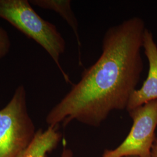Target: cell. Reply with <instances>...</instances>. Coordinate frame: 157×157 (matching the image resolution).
I'll return each mask as SVG.
<instances>
[{"instance_id": "obj_1", "label": "cell", "mask_w": 157, "mask_h": 157, "mask_svg": "<svg viewBox=\"0 0 157 157\" xmlns=\"http://www.w3.org/2000/svg\"><path fill=\"white\" fill-rule=\"evenodd\" d=\"M144 21L134 17L106 31L102 52L81 78L47 114L48 126L73 121L98 128L114 111L126 110L143 71L141 54Z\"/></svg>"}, {"instance_id": "obj_2", "label": "cell", "mask_w": 157, "mask_h": 157, "mask_svg": "<svg viewBox=\"0 0 157 157\" xmlns=\"http://www.w3.org/2000/svg\"><path fill=\"white\" fill-rule=\"evenodd\" d=\"M0 17L42 47L56 63L66 82L72 84L59 63L66 49L65 39L54 24L37 13L29 1L0 0Z\"/></svg>"}, {"instance_id": "obj_3", "label": "cell", "mask_w": 157, "mask_h": 157, "mask_svg": "<svg viewBox=\"0 0 157 157\" xmlns=\"http://www.w3.org/2000/svg\"><path fill=\"white\" fill-rule=\"evenodd\" d=\"M36 132L29 113L25 87H17L10 102L0 110V157H18Z\"/></svg>"}, {"instance_id": "obj_4", "label": "cell", "mask_w": 157, "mask_h": 157, "mask_svg": "<svg viewBox=\"0 0 157 157\" xmlns=\"http://www.w3.org/2000/svg\"><path fill=\"white\" fill-rule=\"evenodd\" d=\"M128 112L133 121L129 134L119 146L105 150L100 157H150L156 137L157 100Z\"/></svg>"}, {"instance_id": "obj_5", "label": "cell", "mask_w": 157, "mask_h": 157, "mask_svg": "<svg viewBox=\"0 0 157 157\" xmlns=\"http://www.w3.org/2000/svg\"><path fill=\"white\" fill-rule=\"evenodd\" d=\"M143 48L149 64L148 75L140 89H136L131 95L127 111L157 100V45L151 32L147 28Z\"/></svg>"}, {"instance_id": "obj_6", "label": "cell", "mask_w": 157, "mask_h": 157, "mask_svg": "<svg viewBox=\"0 0 157 157\" xmlns=\"http://www.w3.org/2000/svg\"><path fill=\"white\" fill-rule=\"evenodd\" d=\"M59 126H48L45 130L41 128L36 130L31 143L18 157H48L62 139Z\"/></svg>"}, {"instance_id": "obj_7", "label": "cell", "mask_w": 157, "mask_h": 157, "mask_svg": "<svg viewBox=\"0 0 157 157\" xmlns=\"http://www.w3.org/2000/svg\"><path fill=\"white\" fill-rule=\"evenodd\" d=\"M30 4L41 8L52 10L58 13L67 22L71 28L76 37L78 44L79 53V63L82 65L80 48L81 41L78 34V20L75 15L70 0H30Z\"/></svg>"}, {"instance_id": "obj_8", "label": "cell", "mask_w": 157, "mask_h": 157, "mask_svg": "<svg viewBox=\"0 0 157 157\" xmlns=\"http://www.w3.org/2000/svg\"><path fill=\"white\" fill-rule=\"evenodd\" d=\"M11 40L6 30L0 26V59L9 53L11 48Z\"/></svg>"}, {"instance_id": "obj_9", "label": "cell", "mask_w": 157, "mask_h": 157, "mask_svg": "<svg viewBox=\"0 0 157 157\" xmlns=\"http://www.w3.org/2000/svg\"><path fill=\"white\" fill-rule=\"evenodd\" d=\"M150 157H157V134L152 146Z\"/></svg>"}, {"instance_id": "obj_10", "label": "cell", "mask_w": 157, "mask_h": 157, "mask_svg": "<svg viewBox=\"0 0 157 157\" xmlns=\"http://www.w3.org/2000/svg\"><path fill=\"white\" fill-rule=\"evenodd\" d=\"M61 157H73V152L72 150L66 148L64 147L62 154L61 155Z\"/></svg>"}, {"instance_id": "obj_11", "label": "cell", "mask_w": 157, "mask_h": 157, "mask_svg": "<svg viewBox=\"0 0 157 157\" xmlns=\"http://www.w3.org/2000/svg\"><path fill=\"white\" fill-rule=\"evenodd\" d=\"M136 157V156H126V157Z\"/></svg>"}]
</instances>
